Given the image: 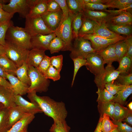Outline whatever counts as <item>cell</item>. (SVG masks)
I'll use <instances>...</instances> for the list:
<instances>
[{"instance_id": "obj_1", "label": "cell", "mask_w": 132, "mask_h": 132, "mask_svg": "<svg viewBox=\"0 0 132 132\" xmlns=\"http://www.w3.org/2000/svg\"><path fill=\"white\" fill-rule=\"evenodd\" d=\"M34 91L28 93L27 97L31 102L38 104L43 112L52 118L55 121L65 120L67 112L65 104L62 101L58 102L47 96L37 95Z\"/></svg>"}, {"instance_id": "obj_2", "label": "cell", "mask_w": 132, "mask_h": 132, "mask_svg": "<svg viewBox=\"0 0 132 132\" xmlns=\"http://www.w3.org/2000/svg\"><path fill=\"white\" fill-rule=\"evenodd\" d=\"M31 37L24 28L12 25L8 28L5 39L30 50L32 49L30 42Z\"/></svg>"}, {"instance_id": "obj_3", "label": "cell", "mask_w": 132, "mask_h": 132, "mask_svg": "<svg viewBox=\"0 0 132 132\" xmlns=\"http://www.w3.org/2000/svg\"><path fill=\"white\" fill-rule=\"evenodd\" d=\"M74 15L69 12L68 17L64 18L63 16L59 25L55 32L56 36L61 39L65 43L63 51H70L72 48L73 38L71 23Z\"/></svg>"}, {"instance_id": "obj_4", "label": "cell", "mask_w": 132, "mask_h": 132, "mask_svg": "<svg viewBox=\"0 0 132 132\" xmlns=\"http://www.w3.org/2000/svg\"><path fill=\"white\" fill-rule=\"evenodd\" d=\"M4 46L5 54L17 67L25 62L29 50L15 43L5 40Z\"/></svg>"}, {"instance_id": "obj_5", "label": "cell", "mask_w": 132, "mask_h": 132, "mask_svg": "<svg viewBox=\"0 0 132 132\" xmlns=\"http://www.w3.org/2000/svg\"><path fill=\"white\" fill-rule=\"evenodd\" d=\"M28 74L31 82L28 93L34 91L41 93L48 90L50 80L40 74L37 68L33 66L29 67Z\"/></svg>"}, {"instance_id": "obj_6", "label": "cell", "mask_w": 132, "mask_h": 132, "mask_svg": "<svg viewBox=\"0 0 132 132\" xmlns=\"http://www.w3.org/2000/svg\"><path fill=\"white\" fill-rule=\"evenodd\" d=\"M34 0H10L9 3L2 5L3 9L14 15L18 13L20 17L25 18L29 14Z\"/></svg>"}, {"instance_id": "obj_7", "label": "cell", "mask_w": 132, "mask_h": 132, "mask_svg": "<svg viewBox=\"0 0 132 132\" xmlns=\"http://www.w3.org/2000/svg\"><path fill=\"white\" fill-rule=\"evenodd\" d=\"M70 51V56L72 59L77 58L85 59L88 54L96 52L89 41L79 37L75 39Z\"/></svg>"}, {"instance_id": "obj_8", "label": "cell", "mask_w": 132, "mask_h": 132, "mask_svg": "<svg viewBox=\"0 0 132 132\" xmlns=\"http://www.w3.org/2000/svg\"><path fill=\"white\" fill-rule=\"evenodd\" d=\"M24 28L31 36L38 34L47 35L54 32L47 26L41 16L25 18Z\"/></svg>"}, {"instance_id": "obj_9", "label": "cell", "mask_w": 132, "mask_h": 132, "mask_svg": "<svg viewBox=\"0 0 132 132\" xmlns=\"http://www.w3.org/2000/svg\"><path fill=\"white\" fill-rule=\"evenodd\" d=\"M119 12V10L92 11L85 9L83 12V17L98 24H106L112 18L118 15Z\"/></svg>"}, {"instance_id": "obj_10", "label": "cell", "mask_w": 132, "mask_h": 132, "mask_svg": "<svg viewBox=\"0 0 132 132\" xmlns=\"http://www.w3.org/2000/svg\"><path fill=\"white\" fill-rule=\"evenodd\" d=\"M121 73L115 69L112 64H108L101 73L95 76L94 82L98 88L102 89L106 84L114 82Z\"/></svg>"}, {"instance_id": "obj_11", "label": "cell", "mask_w": 132, "mask_h": 132, "mask_svg": "<svg viewBox=\"0 0 132 132\" xmlns=\"http://www.w3.org/2000/svg\"><path fill=\"white\" fill-rule=\"evenodd\" d=\"M85 59L87 69L95 76L99 74L104 70L105 64L103 60L96 51L88 54Z\"/></svg>"}, {"instance_id": "obj_12", "label": "cell", "mask_w": 132, "mask_h": 132, "mask_svg": "<svg viewBox=\"0 0 132 132\" xmlns=\"http://www.w3.org/2000/svg\"><path fill=\"white\" fill-rule=\"evenodd\" d=\"M82 37L91 42L93 48L96 51L101 50L110 44L116 43L119 41L124 40L126 38V37H124L109 39L93 34L86 35Z\"/></svg>"}, {"instance_id": "obj_13", "label": "cell", "mask_w": 132, "mask_h": 132, "mask_svg": "<svg viewBox=\"0 0 132 132\" xmlns=\"http://www.w3.org/2000/svg\"><path fill=\"white\" fill-rule=\"evenodd\" d=\"M41 17L47 27L55 32L60 23L63 14L60 8L55 11H47Z\"/></svg>"}, {"instance_id": "obj_14", "label": "cell", "mask_w": 132, "mask_h": 132, "mask_svg": "<svg viewBox=\"0 0 132 132\" xmlns=\"http://www.w3.org/2000/svg\"><path fill=\"white\" fill-rule=\"evenodd\" d=\"M56 36L55 32L47 35L38 34L32 36L30 42L32 48L45 51L48 50L50 42Z\"/></svg>"}, {"instance_id": "obj_15", "label": "cell", "mask_w": 132, "mask_h": 132, "mask_svg": "<svg viewBox=\"0 0 132 132\" xmlns=\"http://www.w3.org/2000/svg\"><path fill=\"white\" fill-rule=\"evenodd\" d=\"M14 102L16 105L21 107L27 113L35 114L43 112L37 104L34 102H29L20 95H15Z\"/></svg>"}, {"instance_id": "obj_16", "label": "cell", "mask_w": 132, "mask_h": 132, "mask_svg": "<svg viewBox=\"0 0 132 132\" xmlns=\"http://www.w3.org/2000/svg\"><path fill=\"white\" fill-rule=\"evenodd\" d=\"M6 74L7 78L11 86L15 95L22 96L28 93L29 87L28 85L21 81L15 76Z\"/></svg>"}, {"instance_id": "obj_17", "label": "cell", "mask_w": 132, "mask_h": 132, "mask_svg": "<svg viewBox=\"0 0 132 132\" xmlns=\"http://www.w3.org/2000/svg\"><path fill=\"white\" fill-rule=\"evenodd\" d=\"M45 51L33 48L29 50L25 61L28 67L37 68L45 55Z\"/></svg>"}, {"instance_id": "obj_18", "label": "cell", "mask_w": 132, "mask_h": 132, "mask_svg": "<svg viewBox=\"0 0 132 132\" xmlns=\"http://www.w3.org/2000/svg\"><path fill=\"white\" fill-rule=\"evenodd\" d=\"M15 96L12 89L0 86V102L5 107L10 108L16 105L14 102Z\"/></svg>"}, {"instance_id": "obj_19", "label": "cell", "mask_w": 132, "mask_h": 132, "mask_svg": "<svg viewBox=\"0 0 132 132\" xmlns=\"http://www.w3.org/2000/svg\"><path fill=\"white\" fill-rule=\"evenodd\" d=\"M119 10V14L112 18L106 23L116 25H132V13L125 10Z\"/></svg>"}, {"instance_id": "obj_20", "label": "cell", "mask_w": 132, "mask_h": 132, "mask_svg": "<svg viewBox=\"0 0 132 132\" xmlns=\"http://www.w3.org/2000/svg\"><path fill=\"white\" fill-rule=\"evenodd\" d=\"M47 0H34L28 16L36 18L41 16L47 11Z\"/></svg>"}, {"instance_id": "obj_21", "label": "cell", "mask_w": 132, "mask_h": 132, "mask_svg": "<svg viewBox=\"0 0 132 132\" xmlns=\"http://www.w3.org/2000/svg\"><path fill=\"white\" fill-rule=\"evenodd\" d=\"M116 43L110 44L101 50L96 51L102 58L105 64H112L114 61L118 62L115 51Z\"/></svg>"}, {"instance_id": "obj_22", "label": "cell", "mask_w": 132, "mask_h": 132, "mask_svg": "<svg viewBox=\"0 0 132 132\" xmlns=\"http://www.w3.org/2000/svg\"><path fill=\"white\" fill-rule=\"evenodd\" d=\"M34 114L27 113L15 123L7 132H20L26 128L35 118Z\"/></svg>"}, {"instance_id": "obj_23", "label": "cell", "mask_w": 132, "mask_h": 132, "mask_svg": "<svg viewBox=\"0 0 132 132\" xmlns=\"http://www.w3.org/2000/svg\"><path fill=\"white\" fill-rule=\"evenodd\" d=\"M93 34L109 39L125 37L117 34L110 30L106 26L105 24H97L95 27Z\"/></svg>"}, {"instance_id": "obj_24", "label": "cell", "mask_w": 132, "mask_h": 132, "mask_svg": "<svg viewBox=\"0 0 132 132\" xmlns=\"http://www.w3.org/2000/svg\"><path fill=\"white\" fill-rule=\"evenodd\" d=\"M27 113L19 106L9 108V129L12 126Z\"/></svg>"}, {"instance_id": "obj_25", "label": "cell", "mask_w": 132, "mask_h": 132, "mask_svg": "<svg viewBox=\"0 0 132 132\" xmlns=\"http://www.w3.org/2000/svg\"><path fill=\"white\" fill-rule=\"evenodd\" d=\"M0 66L6 73L16 75L15 72L17 67L5 54L0 56Z\"/></svg>"}, {"instance_id": "obj_26", "label": "cell", "mask_w": 132, "mask_h": 132, "mask_svg": "<svg viewBox=\"0 0 132 132\" xmlns=\"http://www.w3.org/2000/svg\"><path fill=\"white\" fill-rule=\"evenodd\" d=\"M104 4L112 5L121 10H125L132 13V0H105Z\"/></svg>"}, {"instance_id": "obj_27", "label": "cell", "mask_w": 132, "mask_h": 132, "mask_svg": "<svg viewBox=\"0 0 132 132\" xmlns=\"http://www.w3.org/2000/svg\"><path fill=\"white\" fill-rule=\"evenodd\" d=\"M132 93V84L126 85L123 89L118 92L114 96L112 101L114 102L123 106L126 104L127 98Z\"/></svg>"}, {"instance_id": "obj_28", "label": "cell", "mask_w": 132, "mask_h": 132, "mask_svg": "<svg viewBox=\"0 0 132 132\" xmlns=\"http://www.w3.org/2000/svg\"><path fill=\"white\" fill-rule=\"evenodd\" d=\"M98 24L95 22L82 17V23L78 33V37L93 34L95 26Z\"/></svg>"}, {"instance_id": "obj_29", "label": "cell", "mask_w": 132, "mask_h": 132, "mask_svg": "<svg viewBox=\"0 0 132 132\" xmlns=\"http://www.w3.org/2000/svg\"><path fill=\"white\" fill-rule=\"evenodd\" d=\"M105 25L108 29L117 34H123L127 37L132 35V25H116L107 23Z\"/></svg>"}, {"instance_id": "obj_30", "label": "cell", "mask_w": 132, "mask_h": 132, "mask_svg": "<svg viewBox=\"0 0 132 132\" xmlns=\"http://www.w3.org/2000/svg\"><path fill=\"white\" fill-rule=\"evenodd\" d=\"M66 2L69 12L73 14L83 12L85 9L84 0H66Z\"/></svg>"}, {"instance_id": "obj_31", "label": "cell", "mask_w": 132, "mask_h": 132, "mask_svg": "<svg viewBox=\"0 0 132 132\" xmlns=\"http://www.w3.org/2000/svg\"><path fill=\"white\" fill-rule=\"evenodd\" d=\"M83 12H78L74 15L72 19L71 26L74 39L78 37V32L82 23Z\"/></svg>"}, {"instance_id": "obj_32", "label": "cell", "mask_w": 132, "mask_h": 132, "mask_svg": "<svg viewBox=\"0 0 132 132\" xmlns=\"http://www.w3.org/2000/svg\"><path fill=\"white\" fill-rule=\"evenodd\" d=\"M107 114H104L99 119L101 121L100 128L103 132H111L117 129V126L114 124Z\"/></svg>"}, {"instance_id": "obj_33", "label": "cell", "mask_w": 132, "mask_h": 132, "mask_svg": "<svg viewBox=\"0 0 132 132\" xmlns=\"http://www.w3.org/2000/svg\"><path fill=\"white\" fill-rule=\"evenodd\" d=\"M119 65L116 70L122 74H128L132 73V58L125 55L119 62Z\"/></svg>"}, {"instance_id": "obj_34", "label": "cell", "mask_w": 132, "mask_h": 132, "mask_svg": "<svg viewBox=\"0 0 132 132\" xmlns=\"http://www.w3.org/2000/svg\"><path fill=\"white\" fill-rule=\"evenodd\" d=\"M129 110L127 108L115 102L112 120L122 121L127 116Z\"/></svg>"}, {"instance_id": "obj_35", "label": "cell", "mask_w": 132, "mask_h": 132, "mask_svg": "<svg viewBox=\"0 0 132 132\" xmlns=\"http://www.w3.org/2000/svg\"><path fill=\"white\" fill-rule=\"evenodd\" d=\"M115 103L112 101L106 103H98V108L100 114V117L105 114L108 115L112 120Z\"/></svg>"}, {"instance_id": "obj_36", "label": "cell", "mask_w": 132, "mask_h": 132, "mask_svg": "<svg viewBox=\"0 0 132 132\" xmlns=\"http://www.w3.org/2000/svg\"><path fill=\"white\" fill-rule=\"evenodd\" d=\"M28 68L26 62H24L21 66L17 68L15 74L19 79L30 86L31 82L28 74Z\"/></svg>"}, {"instance_id": "obj_37", "label": "cell", "mask_w": 132, "mask_h": 132, "mask_svg": "<svg viewBox=\"0 0 132 132\" xmlns=\"http://www.w3.org/2000/svg\"><path fill=\"white\" fill-rule=\"evenodd\" d=\"M9 108L3 107L0 110V132H7L9 129Z\"/></svg>"}, {"instance_id": "obj_38", "label": "cell", "mask_w": 132, "mask_h": 132, "mask_svg": "<svg viewBox=\"0 0 132 132\" xmlns=\"http://www.w3.org/2000/svg\"><path fill=\"white\" fill-rule=\"evenodd\" d=\"M65 46L63 41L60 38L56 36L50 42L48 47V50L53 54L58 52L60 51H63Z\"/></svg>"}, {"instance_id": "obj_39", "label": "cell", "mask_w": 132, "mask_h": 132, "mask_svg": "<svg viewBox=\"0 0 132 132\" xmlns=\"http://www.w3.org/2000/svg\"><path fill=\"white\" fill-rule=\"evenodd\" d=\"M127 51V45L125 39L116 43L115 51L118 62L126 55Z\"/></svg>"}, {"instance_id": "obj_40", "label": "cell", "mask_w": 132, "mask_h": 132, "mask_svg": "<svg viewBox=\"0 0 132 132\" xmlns=\"http://www.w3.org/2000/svg\"><path fill=\"white\" fill-rule=\"evenodd\" d=\"M98 95L97 101L98 103H106L112 101L114 96L109 92L105 88L101 89L98 88L96 92Z\"/></svg>"}, {"instance_id": "obj_41", "label": "cell", "mask_w": 132, "mask_h": 132, "mask_svg": "<svg viewBox=\"0 0 132 132\" xmlns=\"http://www.w3.org/2000/svg\"><path fill=\"white\" fill-rule=\"evenodd\" d=\"M70 129L65 120L62 122L54 121L49 131L50 132H69Z\"/></svg>"}, {"instance_id": "obj_42", "label": "cell", "mask_w": 132, "mask_h": 132, "mask_svg": "<svg viewBox=\"0 0 132 132\" xmlns=\"http://www.w3.org/2000/svg\"><path fill=\"white\" fill-rule=\"evenodd\" d=\"M60 72L50 65L44 76L47 79H51L54 81H55L59 80L60 78Z\"/></svg>"}, {"instance_id": "obj_43", "label": "cell", "mask_w": 132, "mask_h": 132, "mask_svg": "<svg viewBox=\"0 0 132 132\" xmlns=\"http://www.w3.org/2000/svg\"><path fill=\"white\" fill-rule=\"evenodd\" d=\"M13 25L12 21H9L0 24V44L3 46L6 42L5 39L6 34L9 27Z\"/></svg>"}, {"instance_id": "obj_44", "label": "cell", "mask_w": 132, "mask_h": 132, "mask_svg": "<svg viewBox=\"0 0 132 132\" xmlns=\"http://www.w3.org/2000/svg\"><path fill=\"white\" fill-rule=\"evenodd\" d=\"M116 84L126 85L132 84V73L124 74L120 73L116 79Z\"/></svg>"}, {"instance_id": "obj_45", "label": "cell", "mask_w": 132, "mask_h": 132, "mask_svg": "<svg viewBox=\"0 0 132 132\" xmlns=\"http://www.w3.org/2000/svg\"><path fill=\"white\" fill-rule=\"evenodd\" d=\"M74 64V69L73 77L71 86H72L74 81L75 77L79 69L82 66H86V60L85 59L79 58H77L72 59Z\"/></svg>"}, {"instance_id": "obj_46", "label": "cell", "mask_w": 132, "mask_h": 132, "mask_svg": "<svg viewBox=\"0 0 132 132\" xmlns=\"http://www.w3.org/2000/svg\"><path fill=\"white\" fill-rule=\"evenodd\" d=\"M50 57L45 55L37 68L39 72L43 76L50 65Z\"/></svg>"}, {"instance_id": "obj_47", "label": "cell", "mask_w": 132, "mask_h": 132, "mask_svg": "<svg viewBox=\"0 0 132 132\" xmlns=\"http://www.w3.org/2000/svg\"><path fill=\"white\" fill-rule=\"evenodd\" d=\"M126 86L114 84V82L110 83L105 84V88L109 92L114 96L123 89Z\"/></svg>"}, {"instance_id": "obj_48", "label": "cell", "mask_w": 132, "mask_h": 132, "mask_svg": "<svg viewBox=\"0 0 132 132\" xmlns=\"http://www.w3.org/2000/svg\"><path fill=\"white\" fill-rule=\"evenodd\" d=\"M109 7L113 8V6L109 4L87 3H85V9L92 11H102L106 10Z\"/></svg>"}, {"instance_id": "obj_49", "label": "cell", "mask_w": 132, "mask_h": 132, "mask_svg": "<svg viewBox=\"0 0 132 132\" xmlns=\"http://www.w3.org/2000/svg\"><path fill=\"white\" fill-rule=\"evenodd\" d=\"M63 56L60 55L50 57V65L60 71L63 66Z\"/></svg>"}, {"instance_id": "obj_50", "label": "cell", "mask_w": 132, "mask_h": 132, "mask_svg": "<svg viewBox=\"0 0 132 132\" xmlns=\"http://www.w3.org/2000/svg\"><path fill=\"white\" fill-rule=\"evenodd\" d=\"M117 126V129L120 132H132V128L127 123H123L121 121H112Z\"/></svg>"}, {"instance_id": "obj_51", "label": "cell", "mask_w": 132, "mask_h": 132, "mask_svg": "<svg viewBox=\"0 0 132 132\" xmlns=\"http://www.w3.org/2000/svg\"><path fill=\"white\" fill-rule=\"evenodd\" d=\"M13 15L4 11L3 9L2 4L0 3V24L9 21Z\"/></svg>"}, {"instance_id": "obj_52", "label": "cell", "mask_w": 132, "mask_h": 132, "mask_svg": "<svg viewBox=\"0 0 132 132\" xmlns=\"http://www.w3.org/2000/svg\"><path fill=\"white\" fill-rule=\"evenodd\" d=\"M59 4L63 12L64 18L68 17L69 11L66 0H55Z\"/></svg>"}, {"instance_id": "obj_53", "label": "cell", "mask_w": 132, "mask_h": 132, "mask_svg": "<svg viewBox=\"0 0 132 132\" xmlns=\"http://www.w3.org/2000/svg\"><path fill=\"white\" fill-rule=\"evenodd\" d=\"M47 4L48 11H53L60 9L58 3L55 0H47Z\"/></svg>"}, {"instance_id": "obj_54", "label": "cell", "mask_w": 132, "mask_h": 132, "mask_svg": "<svg viewBox=\"0 0 132 132\" xmlns=\"http://www.w3.org/2000/svg\"><path fill=\"white\" fill-rule=\"evenodd\" d=\"M127 45V51L125 55L132 58V36L127 37L125 39Z\"/></svg>"}, {"instance_id": "obj_55", "label": "cell", "mask_w": 132, "mask_h": 132, "mask_svg": "<svg viewBox=\"0 0 132 132\" xmlns=\"http://www.w3.org/2000/svg\"><path fill=\"white\" fill-rule=\"evenodd\" d=\"M122 121L127 123L130 126H132V111L129 110L127 116Z\"/></svg>"}, {"instance_id": "obj_56", "label": "cell", "mask_w": 132, "mask_h": 132, "mask_svg": "<svg viewBox=\"0 0 132 132\" xmlns=\"http://www.w3.org/2000/svg\"><path fill=\"white\" fill-rule=\"evenodd\" d=\"M0 86L9 88L12 90L11 86L10 83L7 81L6 79L0 76Z\"/></svg>"}, {"instance_id": "obj_57", "label": "cell", "mask_w": 132, "mask_h": 132, "mask_svg": "<svg viewBox=\"0 0 132 132\" xmlns=\"http://www.w3.org/2000/svg\"><path fill=\"white\" fill-rule=\"evenodd\" d=\"M85 3L104 4L105 0H84Z\"/></svg>"}, {"instance_id": "obj_58", "label": "cell", "mask_w": 132, "mask_h": 132, "mask_svg": "<svg viewBox=\"0 0 132 132\" xmlns=\"http://www.w3.org/2000/svg\"><path fill=\"white\" fill-rule=\"evenodd\" d=\"M0 76L6 79V74L0 66Z\"/></svg>"}, {"instance_id": "obj_59", "label": "cell", "mask_w": 132, "mask_h": 132, "mask_svg": "<svg viewBox=\"0 0 132 132\" xmlns=\"http://www.w3.org/2000/svg\"><path fill=\"white\" fill-rule=\"evenodd\" d=\"M101 123V121L99 119L98 124L94 132H103L101 131L100 128Z\"/></svg>"}, {"instance_id": "obj_60", "label": "cell", "mask_w": 132, "mask_h": 132, "mask_svg": "<svg viewBox=\"0 0 132 132\" xmlns=\"http://www.w3.org/2000/svg\"><path fill=\"white\" fill-rule=\"evenodd\" d=\"M5 54L4 46L0 44V56Z\"/></svg>"}, {"instance_id": "obj_61", "label": "cell", "mask_w": 132, "mask_h": 132, "mask_svg": "<svg viewBox=\"0 0 132 132\" xmlns=\"http://www.w3.org/2000/svg\"><path fill=\"white\" fill-rule=\"evenodd\" d=\"M127 107H128V109L131 110L132 111V102H130L129 103V104H128L127 105Z\"/></svg>"}, {"instance_id": "obj_62", "label": "cell", "mask_w": 132, "mask_h": 132, "mask_svg": "<svg viewBox=\"0 0 132 132\" xmlns=\"http://www.w3.org/2000/svg\"><path fill=\"white\" fill-rule=\"evenodd\" d=\"M20 132H28L27 131V127L25 128Z\"/></svg>"}, {"instance_id": "obj_63", "label": "cell", "mask_w": 132, "mask_h": 132, "mask_svg": "<svg viewBox=\"0 0 132 132\" xmlns=\"http://www.w3.org/2000/svg\"><path fill=\"white\" fill-rule=\"evenodd\" d=\"M4 107L3 104L0 102V110Z\"/></svg>"}, {"instance_id": "obj_64", "label": "cell", "mask_w": 132, "mask_h": 132, "mask_svg": "<svg viewBox=\"0 0 132 132\" xmlns=\"http://www.w3.org/2000/svg\"><path fill=\"white\" fill-rule=\"evenodd\" d=\"M111 132H120L117 129Z\"/></svg>"}]
</instances>
